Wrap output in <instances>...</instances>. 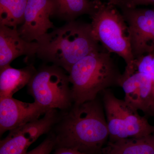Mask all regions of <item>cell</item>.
Wrapping results in <instances>:
<instances>
[{
  "label": "cell",
  "instance_id": "8",
  "mask_svg": "<svg viewBox=\"0 0 154 154\" xmlns=\"http://www.w3.org/2000/svg\"><path fill=\"white\" fill-rule=\"evenodd\" d=\"M119 86L124 92V100L135 109L152 115L154 95L151 80L147 75L138 71L134 65L126 66Z\"/></svg>",
  "mask_w": 154,
  "mask_h": 154
},
{
  "label": "cell",
  "instance_id": "2",
  "mask_svg": "<svg viewBox=\"0 0 154 154\" xmlns=\"http://www.w3.org/2000/svg\"><path fill=\"white\" fill-rule=\"evenodd\" d=\"M38 43L37 56L68 73L83 57L103 48L94 37L91 24L76 20L55 28Z\"/></svg>",
  "mask_w": 154,
  "mask_h": 154
},
{
  "label": "cell",
  "instance_id": "4",
  "mask_svg": "<svg viewBox=\"0 0 154 154\" xmlns=\"http://www.w3.org/2000/svg\"><path fill=\"white\" fill-rule=\"evenodd\" d=\"M92 32L105 50L124 60L126 66H132L134 58L131 44L129 28L121 12L109 3H101L91 16Z\"/></svg>",
  "mask_w": 154,
  "mask_h": 154
},
{
  "label": "cell",
  "instance_id": "5",
  "mask_svg": "<svg viewBox=\"0 0 154 154\" xmlns=\"http://www.w3.org/2000/svg\"><path fill=\"white\" fill-rule=\"evenodd\" d=\"M69 75L60 67L45 66L36 71L28 85L34 102L48 110L66 112L73 105Z\"/></svg>",
  "mask_w": 154,
  "mask_h": 154
},
{
  "label": "cell",
  "instance_id": "11",
  "mask_svg": "<svg viewBox=\"0 0 154 154\" xmlns=\"http://www.w3.org/2000/svg\"><path fill=\"white\" fill-rule=\"evenodd\" d=\"M38 47L36 42H28L22 38L18 28L0 25V68L10 65L21 56L30 57L36 55Z\"/></svg>",
  "mask_w": 154,
  "mask_h": 154
},
{
  "label": "cell",
  "instance_id": "17",
  "mask_svg": "<svg viewBox=\"0 0 154 154\" xmlns=\"http://www.w3.org/2000/svg\"><path fill=\"white\" fill-rule=\"evenodd\" d=\"M55 146V135L51 132L40 144L25 154H50Z\"/></svg>",
  "mask_w": 154,
  "mask_h": 154
},
{
  "label": "cell",
  "instance_id": "21",
  "mask_svg": "<svg viewBox=\"0 0 154 154\" xmlns=\"http://www.w3.org/2000/svg\"><path fill=\"white\" fill-rule=\"evenodd\" d=\"M152 116H154V107L153 108L152 110Z\"/></svg>",
  "mask_w": 154,
  "mask_h": 154
},
{
  "label": "cell",
  "instance_id": "20",
  "mask_svg": "<svg viewBox=\"0 0 154 154\" xmlns=\"http://www.w3.org/2000/svg\"><path fill=\"white\" fill-rule=\"evenodd\" d=\"M107 1H108V3H109V4H112V5L116 6L117 4H118L119 0H107Z\"/></svg>",
  "mask_w": 154,
  "mask_h": 154
},
{
  "label": "cell",
  "instance_id": "9",
  "mask_svg": "<svg viewBox=\"0 0 154 154\" xmlns=\"http://www.w3.org/2000/svg\"><path fill=\"white\" fill-rule=\"evenodd\" d=\"M53 13L51 0H28L24 23L18 29L20 36L28 42H39L48 30L55 28L50 19Z\"/></svg>",
  "mask_w": 154,
  "mask_h": 154
},
{
  "label": "cell",
  "instance_id": "1",
  "mask_svg": "<svg viewBox=\"0 0 154 154\" xmlns=\"http://www.w3.org/2000/svg\"><path fill=\"white\" fill-rule=\"evenodd\" d=\"M55 125L56 148L63 147L85 154H100L109 140L103 104L98 98L73 104L63 112Z\"/></svg>",
  "mask_w": 154,
  "mask_h": 154
},
{
  "label": "cell",
  "instance_id": "12",
  "mask_svg": "<svg viewBox=\"0 0 154 154\" xmlns=\"http://www.w3.org/2000/svg\"><path fill=\"white\" fill-rule=\"evenodd\" d=\"M36 71L32 65L20 69L10 65L0 68V98L13 97L15 93L28 85Z\"/></svg>",
  "mask_w": 154,
  "mask_h": 154
},
{
  "label": "cell",
  "instance_id": "7",
  "mask_svg": "<svg viewBox=\"0 0 154 154\" xmlns=\"http://www.w3.org/2000/svg\"><path fill=\"white\" fill-rule=\"evenodd\" d=\"M119 9L129 28L134 59L154 51V9Z\"/></svg>",
  "mask_w": 154,
  "mask_h": 154
},
{
  "label": "cell",
  "instance_id": "16",
  "mask_svg": "<svg viewBox=\"0 0 154 154\" xmlns=\"http://www.w3.org/2000/svg\"><path fill=\"white\" fill-rule=\"evenodd\" d=\"M133 65L138 71L149 77L154 95V51L135 59Z\"/></svg>",
  "mask_w": 154,
  "mask_h": 154
},
{
  "label": "cell",
  "instance_id": "13",
  "mask_svg": "<svg viewBox=\"0 0 154 154\" xmlns=\"http://www.w3.org/2000/svg\"><path fill=\"white\" fill-rule=\"evenodd\" d=\"M100 154H154V133L143 137L108 141Z\"/></svg>",
  "mask_w": 154,
  "mask_h": 154
},
{
  "label": "cell",
  "instance_id": "3",
  "mask_svg": "<svg viewBox=\"0 0 154 154\" xmlns=\"http://www.w3.org/2000/svg\"><path fill=\"white\" fill-rule=\"evenodd\" d=\"M110 54L103 48L83 57L72 67L68 73L73 104L92 101L99 93L119 86L122 74Z\"/></svg>",
  "mask_w": 154,
  "mask_h": 154
},
{
  "label": "cell",
  "instance_id": "15",
  "mask_svg": "<svg viewBox=\"0 0 154 154\" xmlns=\"http://www.w3.org/2000/svg\"><path fill=\"white\" fill-rule=\"evenodd\" d=\"M28 0H0V25L17 28L24 22Z\"/></svg>",
  "mask_w": 154,
  "mask_h": 154
},
{
  "label": "cell",
  "instance_id": "19",
  "mask_svg": "<svg viewBox=\"0 0 154 154\" xmlns=\"http://www.w3.org/2000/svg\"><path fill=\"white\" fill-rule=\"evenodd\" d=\"M54 154H85L79 151L73 149L63 147H57L55 148Z\"/></svg>",
  "mask_w": 154,
  "mask_h": 154
},
{
  "label": "cell",
  "instance_id": "10",
  "mask_svg": "<svg viewBox=\"0 0 154 154\" xmlns=\"http://www.w3.org/2000/svg\"><path fill=\"white\" fill-rule=\"evenodd\" d=\"M48 110L35 102H23L13 97L0 98V135L39 119Z\"/></svg>",
  "mask_w": 154,
  "mask_h": 154
},
{
  "label": "cell",
  "instance_id": "18",
  "mask_svg": "<svg viewBox=\"0 0 154 154\" xmlns=\"http://www.w3.org/2000/svg\"><path fill=\"white\" fill-rule=\"evenodd\" d=\"M148 5H154V0H119L116 7L119 8H133L140 6Z\"/></svg>",
  "mask_w": 154,
  "mask_h": 154
},
{
  "label": "cell",
  "instance_id": "6",
  "mask_svg": "<svg viewBox=\"0 0 154 154\" xmlns=\"http://www.w3.org/2000/svg\"><path fill=\"white\" fill-rule=\"evenodd\" d=\"M60 115L57 109H51L42 118L10 131L0 141V154H26L32 144L53 128Z\"/></svg>",
  "mask_w": 154,
  "mask_h": 154
},
{
  "label": "cell",
  "instance_id": "14",
  "mask_svg": "<svg viewBox=\"0 0 154 154\" xmlns=\"http://www.w3.org/2000/svg\"><path fill=\"white\" fill-rule=\"evenodd\" d=\"M53 7L52 16L69 22L85 14L92 16L101 2L99 0H51Z\"/></svg>",
  "mask_w": 154,
  "mask_h": 154
}]
</instances>
